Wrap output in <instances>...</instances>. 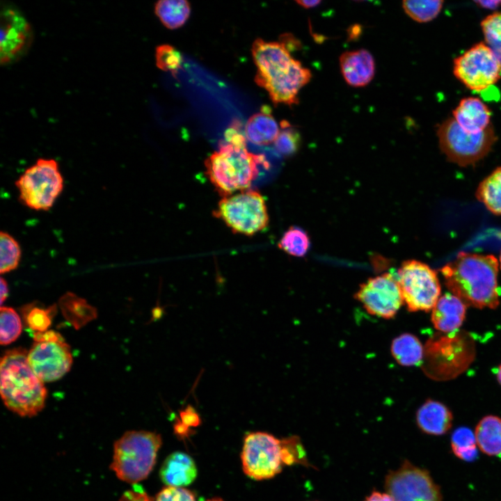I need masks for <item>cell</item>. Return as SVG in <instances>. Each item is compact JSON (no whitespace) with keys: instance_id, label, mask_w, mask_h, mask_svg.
<instances>
[{"instance_id":"cell-46","label":"cell","mask_w":501,"mask_h":501,"mask_svg":"<svg viewBox=\"0 0 501 501\" xmlns=\"http://www.w3.org/2000/svg\"><path fill=\"white\" fill-rule=\"evenodd\" d=\"M500 267L501 269V252H500Z\"/></svg>"},{"instance_id":"cell-33","label":"cell","mask_w":501,"mask_h":501,"mask_svg":"<svg viewBox=\"0 0 501 501\" xmlns=\"http://www.w3.org/2000/svg\"><path fill=\"white\" fill-rule=\"evenodd\" d=\"M485 43L501 58V12H495L481 22Z\"/></svg>"},{"instance_id":"cell-32","label":"cell","mask_w":501,"mask_h":501,"mask_svg":"<svg viewBox=\"0 0 501 501\" xmlns=\"http://www.w3.org/2000/svg\"><path fill=\"white\" fill-rule=\"evenodd\" d=\"M273 145L275 150L280 155L283 157L292 156L300 148L301 134L289 122L283 120L280 122L279 134Z\"/></svg>"},{"instance_id":"cell-27","label":"cell","mask_w":501,"mask_h":501,"mask_svg":"<svg viewBox=\"0 0 501 501\" xmlns=\"http://www.w3.org/2000/svg\"><path fill=\"white\" fill-rule=\"evenodd\" d=\"M451 450L458 459L472 462L478 457V447L475 432L470 428L461 427L455 429L451 436Z\"/></svg>"},{"instance_id":"cell-9","label":"cell","mask_w":501,"mask_h":501,"mask_svg":"<svg viewBox=\"0 0 501 501\" xmlns=\"http://www.w3.org/2000/svg\"><path fill=\"white\" fill-rule=\"evenodd\" d=\"M28 351L29 364L42 382H52L68 372L72 364L70 346L58 332H35Z\"/></svg>"},{"instance_id":"cell-44","label":"cell","mask_w":501,"mask_h":501,"mask_svg":"<svg viewBox=\"0 0 501 501\" xmlns=\"http://www.w3.org/2000/svg\"><path fill=\"white\" fill-rule=\"evenodd\" d=\"M497 379L500 384L501 385V365H500L498 372H497Z\"/></svg>"},{"instance_id":"cell-38","label":"cell","mask_w":501,"mask_h":501,"mask_svg":"<svg viewBox=\"0 0 501 501\" xmlns=\"http://www.w3.org/2000/svg\"><path fill=\"white\" fill-rule=\"evenodd\" d=\"M180 415L181 418V422L187 427H196L200 422L198 414L191 406H188L186 408L181 411Z\"/></svg>"},{"instance_id":"cell-37","label":"cell","mask_w":501,"mask_h":501,"mask_svg":"<svg viewBox=\"0 0 501 501\" xmlns=\"http://www.w3.org/2000/svg\"><path fill=\"white\" fill-rule=\"evenodd\" d=\"M154 501H196V497L184 487L167 486L158 493Z\"/></svg>"},{"instance_id":"cell-43","label":"cell","mask_w":501,"mask_h":501,"mask_svg":"<svg viewBox=\"0 0 501 501\" xmlns=\"http://www.w3.org/2000/svg\"><path fill=\"white\" fill-rule=\"evenodd\" d=\"M299 5L305 8H312L314 7L317 6L320 3L321 1L319 0H302V1H296Z\"/></svg>"},{"instance_id":"cell-19","label":"cell","mask_w":501,"mask_h":501,"mask_svg":"<svg viewBox=\"0 0 501 501\" xmlns=\"http://www.w3.org/2000/svg\"><path fill=\"white\" fill-rule=\"evenodd\" d=\"M452 421L453 415L449 408L436 400H427L416 413L418 428L428 435L445 434L452 427Z\"/></svg>"},{"instance_id":"cell-29","label":"cell","mask_w":501,"mask_h":501,"mask_svg":"<svg viewBox=\"0 0 501 501\" xmlns=\"http://www.w3.org/2000/svg\"><path fill=\"white\" fill-rule=\"evenodd\" d=\"M0 273L4 274L17 268L22 250L17 241L7 232L0 233Z\"/></svg>"},{"instance_id":"cell-41","label":"cell","mask_w":501,"mask_h":501,"mask_svg":"<svg viewBox=\"0 0 501 501\" xmlns=\"http://www.w3.org/2000/svg\"><path fill=\"white\" fill-rule=\"evenodd\" d=\"M479 6L487 9H495L501 5V1H476Z\"/></svg>"},{"instance_id":"cell-1","label":"cell","mask_w":501,"mask_h":501,"mask_svg":"<svg viewBox=\"0 0 501 501\" xmlns=\"http://www.w3.org/2000/svg\"><path fill=\"white\" fill-rule=\"evenodd\" d=\"M291 49L280 40L256 39L251 52L257 67L255 81L265 89L275 104L292 106L299 102L300 90L311 79L309 69L294 58Z\"/></svg>"},{"instance_id":"cell-5","label":"cell","mask_w":501,"mask_h":501,"mask_svg":"<svg viewBox=\"0 0 501 501\" xmlns=\"http://www.w3.org/2000/svg\"><path fill=\"white\" fill-rule=\"evenodd\" d=\"M161 443V435L156 432H125L114 443L111 470L119 479L136 484L152 472Z\"/></svg>"},{"instance_id":"cell-23","label":"cell","mask_w":501,"mask_h":501,"mask_svg":"<svg viewBox=\"0 0 501 501\" xmlns=\"http://www.w3.org/2000/svg\"><path fill=\"white\" fill-rule=\"evenodd\" d=\"M390 351L395 360L402 366H418L422 363V344L413 334L404 333L395 337L392 342Z\"/></svg>"},{"instance_id":"cell-34","label":"cell","mask_w":501,"mask_h":501,"mask_svg":"<svg viewBox=\"0 0 501 501\" xmlns=\"http://www.w3.org/2000/svg\"><path fill=\"white\" fill-rule=\"evenodd\" d=\"M56 312V305L47 308L38 306L28 307L24 310V318L29 328L35 332H45L51 324Z\"/></svg>"},{"instance_id":"cell-11","label":"cell","mask_w":501,"mask_h":501,"mask_svg":"<svg viewBox=\"0 0 501 501\" xmlns=\"http://www.w3.org/2000/svg\"><path fill=\"white\" fill-rule=\"evenodd\" d=\"M453 73L468 89L482 91L500 79L501 58L480 42L454 60Z\"/></svg>"},{"instance_id":"cell-2","label":"cell","mask_w":501,"mask_h":501,"mask_svg":"<svg viewBox=\"0 0 501 501\" xmlns=\"http://www.w3.org/2000/svg\"><path fill=\"white\" fill-rule=\"evenodd\" d=\"M440 271L447 287L466 305L495 308L499 305L498 262L493 255L460 252Z\"/></svg>"},{"instance_id":"cell-13","label":"cell","mask_w":501,"mask_h":501,"mask_svg":"<svg viewBox=\"0 0 501 501\" xmlns=\"http://www.w3.org/2000/svg\"><path fill=\"white\" fill-rule=\"evenodd\" d=\"M384 487L396 501H443L440 488L429 472L408 460L388 472Z\"/></svg>"},{"instance_id":"cell-30","label":"cell","mask_w":501,"mask_h":501,"mask_svg":"<svg viewBox=\"0 0 501 501\" xmlns=\"http://www.w3.org/2000/svg\"><path fill=\"white\" fill-rule=\"evenodd\" d=\"M443 1H404L405 13L418 22H428L436 17L442 10Z\"/></svg>"},{"instance_id":"cell-40","label":"cell","mask_w":501,"mask_h":501,"mask_svg":"<svg viewBox=\"0 0 501 501\" xmlns=\"http://www.w3.org/2000/svg\"><path fill=\"white\" fill-rule=\"evenodd\" d=\"M363 501H396L395 498L386 491L380 492L373 491Z\"/></svg>"},{"instance_id":"cell-14","label":"cell","mask_w":501,"mask_h":501,"mask_svg":"<svg viewBox=\"0 0 501 501\" xmlns=\"http://www.w3.org/2000/svg\"><path fill=\"white\" fill-rule=\"evenodd\" d=\"M356 298L368 313L388 319L396 315L404 302L397 275L390 273L368 279L360 285Z\"/></svg>"},{"instance_id":"cell-8","label":"cell","mask_w":501,"mask_h":501,"mask_svg":"<svg viewBox=\"0 0 501 501\" xmlns=\"http://www.w3.org/2000/svg\"><path fill=\"white\" fill-rule=\"evenodd\" d=\"M442 152L452 162L461 166L474 164L486 156L497 141L492 125L479 134L465 132L452 117L437 129Z\"/></svg>"},{"instance_id":"cell-26","label":"cell","mask_w":501,"mask_h":501,"mask_svg":"<svg viewBox=\"0 0 501 501\" xmlns=\"http://www.w3.org/2000/svg\"><path fill=\"white\" fill-rule=\"evenodd\" d=\"M475 196L491 212L501 216V167L479 183Z\"/></svg>"},{"instance_id":"cell-3","label":"cell","mask_w":501,"mask_h":501,"mask_svg":"<svg viewBox=\"0 0 501 501\" xmlns=\"http://www.w3.org/2000/svg\"><path fill=\"white\" fill-rule=\"evenodd\" d=\"M27 355L26 349L15 348L1 356L0 392L10 411L22 417H33L44 408L47 392L31 368Z\"/></svg>"},{"instance_id":"cell-22","label":"cell","mask_w":501,"mask_h":501,"mask_svg":"<svg viewBox=\"0 0 501 501\" xmlns=\"http://www.w3.org/2000/svg\"><path fill=\"white\" fill-rule=\"evenodd\" d=\"M478 449L489 456L501 458V418L488 415L482 418L475 429Z\"/></svg>"},{"instance_id":"cell-31","label":"cell","mask_w":501,"mask_h":501,"mask_svg":"<svg viewBox=\"0 0 501 501\" xmlns=\"http://www.w3.org/2000/svg\"><path fill=\"white\" fill-rule=\"evenodd\" d=\"M22 330L17 312L12 308L1 305L0 310V343L9 344L15 341Z\"/></svg>"},{"instance_id":"cell-18","label":"cell","mask_w":501,"mask_h":501,"mask_svg":"<svg viewBox=\"0 0 501 501\" xmlns=\"http://www.w3.org/2000/svg\"><path fill=\"white\" fill-rule=\"evenodd\" d=\"M466 306L462 300L452 294L440 296L432 309L434 326L444 333L457 330L465 319Z\"/></svg>"},{"instance_id":"cell-16","label":"cell","mask_w":501,"mask_h":501,"mask_svg":"<svg viewBox=\"0 0 501 501\" xmlns=\"http://www.w3.org/2000/svg\"><path fill=\"white\" fill-rule=\"evenodd\" d=\"M340 65L345 81L353 87L367 85L375 74L374 57L364 49L342 53L340 56Z\"/></svg>"},{"instance_id":"cell-12","label":"cell","mask_w":501,"mask_h":501,"mask_svg":"<svg viewBox=\"0 0 501 501\" xmlns=\"http://www.w3.org/2000/svg\"><path fill=\"white\" fill-rule=\"evenodd\" d=\"M241 459L244 472L249 477L271 479L281 472L284 465L281 440L269 433L251 432L244 438Z\"/></svg>"},{"instance_id":"cell-39","label":"cell","mask_w":501,"mask_h":501,"mask_svg":"<svg viewBox=\"0 0 501 501\" xmlns=\"http://www.w3.org/2000/svg\"><path fill=\"white\" fill-rule=\"evenodd\" d=\"M119 501H152L150 496L138 487L126 491Z\"/></svg>"},{"instance_id":"cell-21","label":"cell","mask_w":501,"mask_h":501,"mask_svg":"<svg viewBox=\"0 0 501 501\" xmlns=\"http://www.w3.org/2000/svg\"><path fill=\"white\" fill-rule=\"evenodd\" d=\"M280 128L269 106H263L261 111L251 116L246 122L244 134L246 139L257 145L273 143Z\"/></svg>"},{"instance_id":"cell-7","label":"cell","mask_w":501,"mask_h":501,"mask_svg":"<svg viewBox=\"0 0 501 501\" xmlns=\"http://www.w3.org/2000/svg\"><path fill=\"white\" fill-rule=\"evenodd\" d=\"M213 215L234 233L246 236L262 231L269 222L264 197L258 191L253 189L222 197Z\"/></svg>"},{"instance_id":"cell-25","label":"cell","mask_w":501,"mask_h":501,"mask_svg":"<svg viewBox=\"0 0 501 501\" xmlns=\"http://www.w3.org/2000/svg\"><path fill=\"white\" fill-rule=\"evenodd\" d=\"M59 304L66 319L77 328L96 317L95 309L74 294L67 292L61 298Z\"/></svg>"},{"instance_id":"cell-6","label":"cell","mask_w":501,"mask_h":501,"mask_svg":"<svg viewBox=\"0 0 501 501\" xmlns=\"http://www.w3.org/2000/svg\"><path fill=\"white\" fill-rule=\"evenodd\" d=\"M15 184L24 205L35 211H47L62 193L64 180L57 161L40 158Z\"/></svg>"},{"instance_id":"cell-4","label":"cell","mask_w":501,"mask_h":501,"mask_svg":"<svg viewBox=\"0 0 501 501\" xmlns=\"http://www.w3.org/2000/svg\"><path fill=\"white\" fill-rule=\"evenodd\" d=\"M260 166L268 167L264 156L226 142L205 161V173L222 197L248 189L259 175Z\"/></svg>"},{"instance_id":"cell-17","label":"cell","mask_w":501,"mask_h":501,"mask_svg":"<svg viewBox=\"0 0 501 501\" xmlns=\"http://www.w3.org/2000/svg\"><path fill=\"white\" fill-rule=\"evenodd\" d=\"M452 118L466 132L479 134L491 125V112L479 98L462 99L452 111Z\"/></svg>"},{"instance_id":"cell-36","label":"cell","mask_w":501,"mask_h":501,"mask_svg":"<svg viewBox=\"0 0 501 501\" xmlns=\"http://www.w3.org/2000/svg\"><path fill=\"white\" fill-rule=\"evenodd\" d=\"M284 465L301 464L310 466L306 452L297 436H293L281 440Z\"/></svg>"},{"instance_id":"cell-15","label":"cell","mask_w":501,"mask_h":501,"mask_svg":"<svg viewBox=\"0 0 501 501\" xmlns=\"http://www.w3.org/2000/svg\"><path fill=\"white\" fill-rule=\"evenodd\" d=\"M33 40L32 28L22 13L11 6L1 10V64L13 63L29 49Z\"/></svg>"},{"instance_id":"cell-42","label":"cell","mask_w":501,"mask_h":501,"mask_svg":"<svg viewBox=\"0 0 501 501\" xmlns=\"http://www.w3.org/2000/svg\"><path fill=\"white\" fill-rule=\"evenodd\" d=\"M1 289V304L6 301L8 295V286L6 280L3 278H1L0 282Z\"/></svg>"},{"instance_id":"cell-10","label":"cell","mask_w":501,"mask_h":501,"mask_svg":"<svg viewBox=\"0 0 501 501\" xmlns=\"http://www.w3.org/2000/svg\"><path fill=\"white\" fill-rule=\"evenodd\" d=\"M404 301L410 312L432 310L440 295L436 272L427 264L410 260L404 262L397 273Z\"/></svg>"},{"instance_id":"cell-24","label":"cell","mask_w":501,"mask_h":501,"mask_svg":"<svg viewBox=\"0 0 501 501\" xmlns=\"http://www.w3.org/2000/svg\"><path fill=\"white\" fill-rule=\"evenodd\" d=\"M154 13L168 29L182 26L191 13V6L185 0H161L155 3Z\"/></svg>"},{"instance_id":"cell-28","label":"cell","mask_w":501,"mask_h":501,"mask_svg":"<svg viewBox=\"0 0 501 501\" xmlns=\"http://www.w3.org/2000/svg\"><path fill=\"white\" fill-rule=\"evenodd\" d=\"M278 246L292 256L303 257L310 248V238L303 229L296 226L290 227L283 234Z\"/></svg>"},{"instance_id":"cell-45","label":"cell","mask_w":501,"mask_h":501,"mask_svg":"<svg viewBox=\"0 0 501 501\" xmlns=\"http://www.w3.org/2000/svg\"><path fill=\"white\" fill-rule=\"evenodd\" d=\"M206 501H223V500H221V499H220V498H212V499H210V500H206Z\"/></svg>"},{"instance_id":"cell-35","label":"cell","mask_w":501,"mask_h":501,"mask_svg":"<svg viewBox=\"0 0 501 501\" xmlns=\"http://www.w3.org/2000/svg\"><path fill=\"white\" fill-rule=\"evenodd\" d=\"M156 65L163 71L177 74L183 61L180 52L170 45H161L156 48Z\"/></svg>"},{"instance_id":"cell-20","label":"cell","mask_w":501,"mask_h":501,"mask_svg":"<svg viewBox=\"0 0 501 501\" xmlns=\"http://www.w3.org/2000/svg\"><path fill=\"white\" fill-rule=\"evenodd\" d=\"M197 472L196 463L189 455L175 452L164 460L159 475L166 486L184 487L195 480Z\"/></svg>"}]
</instances>
